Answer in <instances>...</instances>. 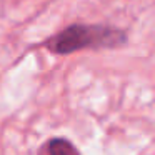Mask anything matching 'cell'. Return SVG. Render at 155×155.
Instances as JSON below:
<instances>
[{
    "instance_id": "1",
    "label": "cell",
    "mask_w": 155,
    "mask_h": 155,
    "mask_svg": "<svg viewBox=\"0 0 155 155\" xmlns=\"http://www.w3.org/2000/svg\"><path fill=\"white\" fill-rule=\"evenodd\" d=\"M125 42V34L117 28L102 25H80L75 24L57 34L47 42V48L54 54L67 55L84 48L117 47Z\"/></svg>"
},
{
    "instance_id": "2",
    "label": "cell",
    "mask_w": 155,
    "mask_h": 155,
    "mask_svg": "<svg viewBox=\"0 0 155 155\" xmlns=\"http://www.w3.org/2000/svg\"><path fill=\"white\" fill-rule=\"evenodd\" d=\"M42 152H48V153H54V155H65V153H77L78 150L65 138H52L42 148Z\"/></svg>"
}]
</instances>
